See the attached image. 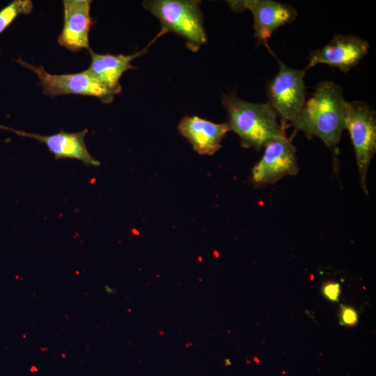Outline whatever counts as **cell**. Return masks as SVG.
<instances>
[{"label": "cell", "mask_w": 376, "mask_h": 376, "mask_svg": "<svg viewBox=\"0 0 376 376\" xmlns=\"http://www.w3.org/2000/svg\"><path fill=\"white\" fill-rule=\"evenodd\" d=\"M165 33L161 30L144 49L131 55L100 54L91 49V63L87 70L114 95L121 91L119 81L122 75L128 70L135 68L131 62L147 52L150 46Z\"/></svg>", "instance_id": "7c38bea8"}, {"label": "cell", "mask_w": 376, "mask_h": 376, "mask_svg": "<svg viewBox=\"0 0 376 376\" xmlns=\"http://www.w3.org/2000/svg\"><path fill=\"white\" fill-rule=\"evenodd\" d=\"M221 102L228 114L229 130L239 136L243 147L260 150L270 141L286 136L285 128L267 102H250L234 92L223 94Z\"/></svg>", "instance_id": "7a4b0ae2"}, {"label": "cell", "mask_w": 376, "mask_h": 376, "mask_svg": "<svg viewBox=\"0 0 376 376\" xmlns=\"http://www.w3.org/2000/svg\"><path fill=\"white\" fill-rule=\"evenodd\" d=\"M298 171L296 148L287 136L281 137L264 146L261 159L252 169V180L258 185L274 183Z\"/></svg>", "instance_id": "9c48e42d"}, {"label": "cell", "mask_w": 376, "mask_h": 376, "mask_svg": "<svg viewBox=\"0 0 376 376\" xmlns=\"http://www.w3.org/2000/svg\"><path fill=\"white\" fill-rule=\"evenodd\" d=\"M358 314L352 307L340 305V324L352 326L357 322Z\"/></svg>", "instance_id": "9a60e30c"}, {"label": "cell", "mask_w": 376, "mask_h": 376, "mask_svg": "<svg viewBox=\"0 0 376 376\" xmlns=\"http://www.w3.org/2000/svg\"><path fill=\"white\" fill-rule=\"evenodd\" d=\"M255 361L257 362V363H259V360L257 359V358H255Z\"/></svg>", "instance_id": "e0dca14e"}, {"label": "cell", "mask_w": 376, "mask_h": 376, "mask_svg": "<svg viewBox=\"0 0 376 376\" xmlns=\"http://www.w3.org/2000/svg\"><path fill=\"white\" fill-rule=\"evenodd\" d=\"M17 62L33 72L39 79L45 94L51 97L75 94L94 96L104 103H110L113 95L87 70L74 74L55 75L47 72L43 66H36L22 58Z\"/></svg>", "instance_id": "8992f818"}, {"label": "cell", "mask_w": 376, "mask_h": 376, "mask_svg": "<svg viewBox=\"0 0 376 376\" xmlns=\"http://www.w3.org/2000/svg\"><path fill=\"white\" fill-rule=\"evenodd\" d=\"M278 73L267 84V103L285 128L299 115L306 101L304 69H295L279 59Z\"/></svg>", "instance_id": "5b68a950"}, {"label": "cell", "mask_w": 376, "mask_h": 376, "mask_svg": "<svg viewBox=\"0 0 376 376\" xmlns=\"http://www.w3.org/2000/svg\"><path fill=\"white\" fill-rule=\"evenodd\" d=\"M368 49V42L361 38L336 33L327 45L311 53L304 70L325 64L347 72L361 62Z\"/></svg>", "instance_id": "ba28073f"}, {"label": "cell", "mask_w": 376, "mask_h": 376, "mask_svg": "<svg viewBox=\"0 0 376 376\" xmlns=\"http://www.w3.org/2000/svg\"><path fill=\"white\" fill-rule=\"evenodd\" d=\"M235 13L249 10L253 15L254 35L258 45H264L272 53L269 38L279 27L292 24L297 13L291 6L272 0L227 1Z\"/></svg>", "instance_id": "52a82bcc"}, {"label": "cell", "mask_w": 376, "mask_h": 376, "mask_svg": "<svg viewBox=\"0 0 376 376\" xmlns=\"http://www.w3.org/2000/svg\"><path fill=\"white\" fill-rule=\"evenodd\" d=\"M322 293L329 300L338 301L340 293L339 283L334 282L327 283L322 288Z\"/></svg>", "instance_id": "2e32d148"}, {"label": "cell", "mask_w": 376, "mask_h": 376, "mask_svg": "<svg viewBox=\"0 0 376 376\" xmlns=\"http://www.w3.org/2000/svg\"><path fill=\"white\" fill-rule=\"evenodd\" d=\"M161 22L162 29L171 31L187 40V47L197 52L206 42L200 1L195 0H150L143 3Z\"/></svg>", "instance_id": "3957f363"}, {"label": "cell", "mask_w": 376, "mask_h": 376, "mask_svg": "<svg viewBox=\"0 0 376 376\" xmlns=\"http://www.w3.org/2000/svg\"><path fill=\"white\" fill-rule=\"evenodd\" d=\"M33 9L30 0H16L0 10V33L20 14H29Z\"/></svg>", "instance_id": "5bb4252c"}, {"label": "cell", "mask_w": 376, "mask_h": 376, "mask_svg": "<svg viewBox=\"0 0 376 376\" xmlns=\"http://www.w3.org/2000/svg\"><path fill=\"white\" fill-rule=\"evenodd\" d=\"M345 129L350 134L354 147L361 187L368 194L366 178L370 163L376 152V113L362 101L345 102Z\"/></svg>", "instance_id": "277c9868"}, {"label": "cell", "mask_w": 376, "mask_h": 376, "mask_svg": "<svg viewBox=\"0 0 376 376\" xmlns=\"http://www.w3.org/2000/svg\"><path fill=\"white\" fill-rule=\"evenodd\" d=\"M178 131L198 154L212 155L221 148V141L230 130L226 123H215L194 116L182 118Z\"/></svg>", "instance_id": "4fadbf2b"}, {"label": "cell", "mask_w": 376, "mask_h": 376, "mask_svg": "<svg viewBox=\"0 0 376 376\" xmlns=\"http://www.w3.org/2000/svg\"><path fill=\"white\" fill-rule=\"evenodd\" d=\"M91 0H64V23L58 42L68 50L76 52L83 49L91 50L88 33L92 24L90 15Z\"/></svg>", "instance_id": "30bf717a"}, {"label": "cell", "mask_w": 376, "mask_h": 376, "mask_svg": "<svg viewBox=\"0 0 376 376\" xmlns=\"http://www.w3.org/2000/svg\"><path fill=\"white\" fill-rule=\"evenodd\" d=\"M0 127L12 131L21 136L36 139L45 144L56 159L70 158L81 161L86 166H99L100 165V162L95 159L87 149L85 143V136L88 133L87 129L76 132L61 131L52 135H41L1 125Z\"/></svg>", "instance_id": "8fae6325"}, {"label": "cell", "mask_w": 376, "mask_h": 376, "mask_svg": "<svg viewBox=\"0 0 376 376\" xmlns=\"http://www.w3.org/2000/svg\"><path fill=\"white\" fill-rule=\"evenodd\" d=\"M345 102L338 84L333 81H320L291 125L308 137L320 138L335 151L345 129Z\"/></svg>", "instance_id": "6da1fadb"}]
</instances>
